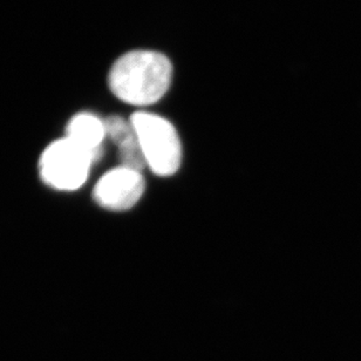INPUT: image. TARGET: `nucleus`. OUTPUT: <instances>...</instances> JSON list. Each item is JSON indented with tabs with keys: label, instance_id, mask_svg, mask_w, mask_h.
<instances>
[{
	"label": "nucleus",
	"instance_id": "nucleus-5",
	"mask_svg": "<svg viewBox=\"0 0 361 361\" xmlns=\"http://www.w3.org/2000/svg\"><path fill=\"white\" fill-rule=\"evenodd\" d=\"M63 135L90 152L100 162L108 141L106 118L92 111H77L67 120Z\"/></svg>",
	"mask_w": 361,
	"mask_h": 361
},
{
	"label": "nucleus",
	"instance_id": "nucleus-2",
	"mask_svg": "<svg viewBox=\"0 0 361 361\" xmlns=\"http://www.w3.org/2000/svg\"><path fill=\"white\" fill-rule=\"evenodd\" d=\"M142 150L146 169L157 178L178 174L183 164V143L174 123L162 115L137 109L129 116Z\"/></svg>",
	"mask_w": 361,
	"mask_h": 361
},
{
	"label": "nucleus",
	"instance_id": "nucleus-4",
	"mask_svg": "<svg viewBox=\"0 0 361 361\" xmlns=\"http://www.w3.org/2000/svg\"><path fill=\"white\" fill-rule=\"evenodd\" d=\"M143 171L118 164L104 171L92 188V201L108 212H127L139 204L146 194Z\"/></svg>",
	"mask_w": 361,
	"mask_h": 361
},
{
	"label": "nucleus",
	"instance_id": "nucleus-6",
	"mask_svg": "<svg viewBox=\"0 0 361 361\" xmlns=\"http://www.w3.org/2000/svg\"><path fill=\"white\" fill-rule=\"evenodd\" d=\"M107 139L114 143L118 149L120 164L143 171L146 164L143 159L142 150L140 148L135 130L132 122L121 115L113 114L106 116Z\"/></svg>",
	"mask_w": 361,
	"mask_h": 361
},
{
	"label": "nucleus",
	"instance_id": "nucleus-1",
	"mask_svg": "<svg viewBox=\"0 0 361 361\" xmlns=\"http://www.w3.org/2000/svg\"><path fill=\"white\" fill-rule=\"evenodd\" d=\"M174 67L164 53L154 49H132L111 63L108 90L115 99L145 109L160 102L171 90Z\"/></svg>",
	"mask_w": 361,
	"mask_h": 361
},
{
	"label": "nucleus",
	"instance_id": "nucleus-3",
	"mask_svg": "<svg viewBox=\"0 0 361 361\" xmlns=\"http://www.w3.org/2000/svg\"><path fill=\"white\" fill-rule=\"evenodd\" d=\"M97 159L63 135L47 143L39 154L37 173L49 190L73 194L88 183Z\"/></svg>",
	"mask_w": 361,
	"mask_h": 361
}]
</instances>
